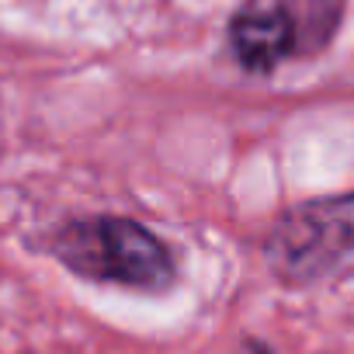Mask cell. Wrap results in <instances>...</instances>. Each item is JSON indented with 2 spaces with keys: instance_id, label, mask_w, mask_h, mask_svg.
I'll return each mask as SVG.
<instances>
[{
  "instance_id": "1",
  "label": "cell",
  "mask_w": 354,
  "mask_h": 354,
  "mask_svg": "<svg viewBox=\"0 0 354 354\" xmlns=\"http://www.w3.org/2000/svg\"><path fill=\"white\" fill-rule=\"evenodd\" d=\"M46 254L73 278L115 285L142 295H163L177 285V257L163 236L132 216H80L53 230Z\"/></svg>"
},
{
  "instance_id": "2",
  "label": "cell",
  "mask_w": 354,
  "mask_h": 354,
  "mask_svg": "<svg viewBox=\"0 0 354 354\" xmlns=\"http://www.w3.org/2000/svg\"><path fill=\"white\" fill-rule=\"evenodd\" d=\"M261 254L268 271L288 288L323 281L354 254V192L288 205L268 230Z\"/></svg>"
},
{
  "instance_id": "3",
  "label": "cell",
  "mask_w": 354,
  "mask_h": 354,
  "mask_svg": "<svg viewBox=\"0 0 354 354\" xmlns=\"http://www.w3.org/2000/svg\"><path fill=\"white\" fill-rule=\"evenodd\" d=\"M233 59L254 73L271 77L288 59H295L306 46V25L285 0H250L243 4L226 28Z\"/></svg>"
},
{
  "instance_id": "4",
  "label": "cell",
  "mask_w": 354,
  "mask_h": 354,
  "mask_svg": "<svg viewBox=\"0 0 354 354\" xmlns=\"http://www.w3.org/2000/svg\"><path fill=\"white\" fill-rule=\"evenodd\" d=\"M240 354H274V351H271L264 340H247V344L240 347Z\"/></svg>"
}]
</instances>
